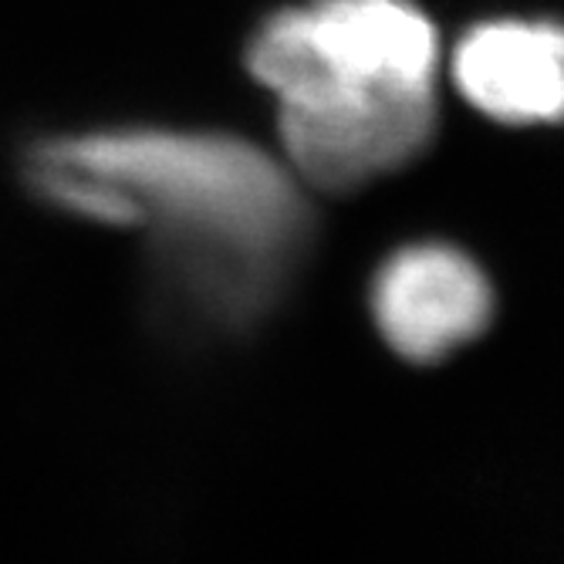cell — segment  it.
Segmentation results:
<instances>
[{
    "instance_id": "cell-1",
    "label": "cell",
    "mask_w": 564,
    "mask_h": 564,
    "mask_svg": "<svg viewBox=\"0 0 564 564\" xmlns=\"http://www.w3.org/2000/svg\"><path fill=\"white\" fill-rule=\"evenodd\" d=\"M24 176L62 214L142 230L152 307L180 332L258 322L312 230L297 176L261 145L220 132L55 135L28 152Z\"/></svg>"
},
{
    "instance_id": "cell-3",
    "label": "cell",
    "mask_w": 564,
    "mask_h": 564,
    "mask_svg": "<svg viewBox=\"0 0 564 564\" xmlns=\"http://www.w3.org/2000/svg\"><path fill=\"white\" fill-rule=\"evenodd\" d=\"M490 284L464 250L413 243L376 274L372 312L386 341L413 362H436L467 345L490 318Z\"/></svg>"
},
{
    "instance_id": "cell-4",
    "label": "cell",
    "mask_w": 564,
    "mask_h": 564,
    "mask_svg": "<svg viewBox=\"0 0 564 564\" xmlns=\"http://www.w3.org/2000/svg\"><path fill=\"white\" fill-rule=\"evenodd\" d=\"M449 75L494 122L564 126V24L484 21L459 37Z\"/></svg>"
},
{
    "instance_id": "cell-2",
    "label": "cell",
    "mask_w": 564,
    "mask_h": 564,
    "mask_svg": "<svg viewBox=\"0 0 564 564\" xmlns=\"http://www.w3.org/2000/svg\"><path fill=\"white\" fill-rule=\"evenodd\" d=\"M247 68L278 98L284 166L322 193L362 189L433 145L440 37L413 0H307L271 14Z\"/></svg>"
}]
</instances>
